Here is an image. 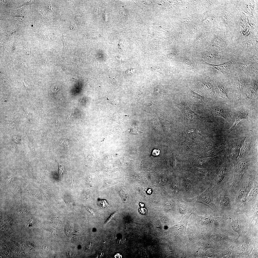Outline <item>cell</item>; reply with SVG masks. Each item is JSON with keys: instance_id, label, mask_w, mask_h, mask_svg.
<instances>
[{"instance_id": "obj_1", "label": "cell", "mask_w": 258, "mask_h": 258, "mask_svg": "<svg viewBox=\"0 0 258 258\" xmlns=\"http://www.w3.org/2000/svg\"><path fill=\"white\" fill-rule=\"evenodd\" d=\"M213 187L210 185L203 192L189 200L194 202L202 204L210 208L215 214L219 210L215 204L213 199Z\"/></svg>"}, {"instance_id": "obj_2", "label": "cell", "mask_w": 258, "mask_h": 258, "mask_svg": "<svg viewBox=\"0 0 258 258\" xmlns=\"http://www.w3.org/2000/svg\"><path fill=\"white\" fill-rule=\"evenodd\" d=\"M249 165L248 161L246 160H240L236 164L232 183L233 185L237 186L240 183Z\"/></svg>"}, {"instance_id": "obj_3", "label": "cell", "mask_w": 258, "mask_h": 258, "mask_svg": "<svg viewBox=\"0 0 258 258\" xmlns=\"http://www.w3.org/2000/svg\"><path fill=\"white\" fill-rule=\"evenodd\" d=\"M239 185L236 196L237 200H241L243 202L253 186V180L250 177H247L242 181Z\"/></svg>"}, {"instance_id": "obj_4", "label": "cell", "mask_w": 258, "mask_h": 258, "mask_svg": "<svg viewBox=\"0 0 258 258\" xmlns=\"http://www.w3.org/2000/svg\"><path fill=\"white\" fill-rule=\"evenodd\" d=\"M258 183L253 186L246 197L245 201L238 209L241 211H244L249 207L254 205L258 200Z\"/></svg>"}, {"instance_id": "obj_5", "label": "cell", "mask_w": 258, "mask_h": 258, "mask_svg": "<svg viewBox=\"0 0 258 258\" xmlns=\"http://www.w3.org/2000/svg\"><path fill=\"white\" fill-rule=\"evenodd\" d=\"M176 106L182 112L184 118L191 121L196 120L203 121L208 118L196 114L184 103H181L177 104Z\"/></svg>"}, {"instance_id": "obj_6", "label": "cell", "mask_w": 258, "mask_h": 258, "mask_svg": "<svg viewBox=\"0 0 258 258\" xmlns=\"http://www.w3.org/2000/svg\"><path fill=\"white\" fill-rule=\"evenodd\" d=\"M232 62L228 61L220 64H214L205 62V64L209 68L217 70L223 74L227 73L230 70L232 65Z\"/></svg>"}, {"instance_id": "obj_7", "label": "cell", "mask_w": 258, "mask_h": 258, "mask_svg": "<svg viewBox=\"0 0 258 258\" xmlns=\"http://www.w3.org/2000/svg\"><path fill=\"white\" fill-rule=\"evenodd\" d=\"M213 114L215 116H220L230 122L231 116L229 109L222 107H217L214 108L212 111Z\"/></svg>"}, {"instance_id": "obj_8", "label": "cell", "mask_w": 258, "mask_h": 258, "mask_svg": "<svg viewBox=\"0 0 258 258\" xmlns=\"http://www.w3.org/2000/svg\"><path fill=\"white\" fill-rule=\"evenodd\" d=\"M225 191H221L218 197L219 204L221 206L226 207L230 205L232 198Z\"/></svg>"}, {"instance_id": "obj_9", "label": "cell", "mask_w": 258, "mask_h": 258, "mask_svg": "<svg viewBox=\"0 0 258 258\" xmlns=\"http://www.w3.org/2000/svg\"><path fill=\"white\" fill-rule=\"evenodd\" d=\"M245 83V80L243 77L236 78L234 80V86L236 91L238 98L240 99Z\"/></svg>"}, {"instance_id": "obj_10", "label": "cell", "mask_w": 258, "mask_h": 258, "mask_svg": "<svg viewBox=\"0 0 258 258\" xmlns=\"http://www.w3.org/2000/svg\"><path fill=\"white\" fill-rule=\"evenodd\" d=\"M250 112L248 110H245L243 111H239L238 113L236 120L232 126L229 130L230 131H232L238 123L240 121L243 119H245L248 120Z\"/></svg>"}, {"instance_id": "obj_11", "label": "cell", "mask_w": 258, "mask_h": 258, "mask_svg": "<svg viewBox=\"0 0 258 258\" xmlns=\"http://www.w3.org/2000/svg\"><path fill=\"white\" fill-rule=\"evenodd\" d=\"M215 87L217 93L220 97L225 98H229L226 90L222 84L219 82H216Z\"/></svg>"}, {"instance_id": "obj_12", "label": "cell", "mask_w": 258, "mask_h": 258, "mask_svg": "<svg viewBox=\"0 0 258 258\" xmlns=\"http://www.w3.org/2000/svg\"><path fill=\"white\" fill-rule=\"evenodd\" d=\"M189 89L190 96L194 101L200 103H205L206 102V99L204 97L195 92Z\"/></svg>"}, {"instance_id": "obj_13", "label": "cell", "mask_w": 258, "mask_h": 258, "mask_svg": "<svg viewBox=\"0 0 258 258\" xmlns=\"http://www.w3.org/2000/svg\"><path fill=\"white\" fill-rule=\"evenodd\" d=\"M251 140V138H248L245 140L241 149L240 155L244 156L247 152Z\"/></svg>"}, {"instance_id": "obj_14", "label": "cell", "mask_w": 258, "mask_h": 258, "mask_svg": "<svg viewBox=\"0 0 258 258\" xmlns=\"http://www.w3.org/2000/svg\"><path fill=\"white\" fill-rule=\"evenodd\" d=\"M231 225L232 229L238 233V238L241 235L242 231V226L240 221L237 220H233Z\"/></svg>"}, {"instance_id": "obj_15", "label": "cell", "mask_w": 258, "mask_h": 258, "mask_svg": "<svg viewBox=\"0 0 258 258\" xmlns=\"http://www.w3.org/2000/svg\"><path fill=\"white\" fill-rule=\"evenodd\" d=\"M203 85L209 93L213 95L214 94L215 92L214 87L211 82L206 81L203 83Z\"/></svg>"}, {"instance_id": "obj_16", "label": "cell", "mask_w": 258, "mask_h": 258, "mask_svg": "<svg viewBox=\"0 0 258 258\" xmlns=\"http://www.w3.org/2000/svg\"><path fill=\"white\" fill-rule=\"evenodd\" d=\"M253 215L252 221L255 220L256 223H258V200H257L254 207L253 208Z\"/></svg>"}, {"instance_id": "obj_17", "label": "cell", "mask_w": 258, "mask_h": 258, "mask_svg": "<svg viewBox=\"0 0 258 258\" xmlns=\"http://www.w3.org/2000/svg\"><path fill=\"white\" fill-rule=\"evenodd\" d=\"M226 167L224 166L220 170L218 177L217 179L218 182H221L224 179L226 173Z\"/></svg>"}, {"instance_id": "obj_18", "label": "cell", "mask_w": 258, "mask_h": 258, "mask_svg": "<svg viewBox=\"0 0 258 258\" xmlns=\"http://www.w3.org/2000/svg\"><path fill=\"white\" fill-rule=\"evenodd\" d=\"M255 95V92L252 89H249L246 92L245 94L246 98L248 100H251L253 99Z\"/></svg>"}, {"instance_id": "obj_19", "label": "cell", "mask_w": 258, "mask_h": 258, "mask_svg": "<svg viewBox=\"0 0 258 258\" xmlns=\"http://www.w3.org/2000/svg\"><path fill=\"white\" fill-rule=\"evenodd\" d=\"M98 205L100 207L106 208L109 206L108 201L106 199H102L99 200L98 202Z\"/></svg>"}, {"instance_id": "obj_20", "label": "cell", "mask_w": 258, "mask_h": 258, "mask_svg": "<svg viewBox=\"0 0 258 258\" xmlns=\"http://www.w3.org/2000/svg\"><path fill=\"white\" fill-rule=\"evenodd\" d=\"M60 87H59L57 86H54L51 89L50 95L52 97L53 99H56V95L57 92L59 91Z\"/></svg>"}, {"instance_id": "obj_21", "label": "cell", "mask_w": 258, "mask_h": 258, "mask_svg": "<svg viewBox=\"0 0 258 258\" xmlns=\"http://www.w3.org/2000/svg\"><path fill=\"white\" fill-rule=\"evenodd\" d=\"M17 64L20 67L27 68L28 67L26 62L24 61H19L18 62Z\"/></svg>"}, {"instance_id": "obj_22", "label": "cell", "mask_w": 258, "mask_h": 258, "mask_svg": "<svg viewBox=\"0 0 258 258\" xmlns=\"http://www.w3.org/2000/svg\"><path fill=\"white\" fill-rule=\"evenodd\" d=\"M59 174L60 175H62L64 172V169L63 165L59 164Z\"/></svg>"}, {"instance_id": "obj_23", "label": "cell", "mask_w": 258, "mask_h": 258, "mask_svg": "<svg viewBox=\"0 0 258 258\" xmlns=\"http://www.w3.org/2000/svg\"><path fill=\"white\" fill-rule=\"evenodd\" d=\"M2 81L4 85L6 86H9L10 84L9 79L8 78L4 77V78L3 79Z\"/></svg>"}, {"instance_id": "obj_24", "label": "cell", "mask_w": 258, "mask_h": 258, "mask_svg": "<svg viewBox=\"0 0 258 258\" xmlns=\"http://www.w3.org/2000/svg\"><path fill=\"white\" fill-rule=\"evenodd\" d=\"M252 86L254 90L256 91L258 89V81H255L253 82L252 84Z\"/></svg>"}, {"instance_id": "obj_25", "label": "cell", "mask_w": 258, "mask_h": 258, "mask_svg": "<svg viewBox=\"0 0 258 258\" xmlns=\"http://www.w3.org/2000/svg\"><path fill=\"white\" fill-rule=\"evenodd\" d=\"M131 132L132 133H133L134 134H137L142 133V132L140 131L136 128H134L132 129Z\"/></svg>"}, {"instance_id": "obj_26", "label": "cell", "mask_w": 258, "mask_h": 258, "mask_svg": "<svg viewBox=\"0 0 258 258\" xmlns=\"http://www.w3.org/2000/svg\"><path fill=\"white\" fill-rule=\"evenodd\" d=\"M62 40L64 43V52L67 48L68 45V42L64 37L62 39Z\"/></svg>"}, {"instance_id": "obj_27", "label": "cell", "mask_w": 258, "mask_h": 258, "mask_svg": "<svg viewBox=\"0 0 258 258\" xmlns=\"http://www.w3.org/2000/svg\"><path fill=\"white\" fill-rule=\"evenodd\" d=\"M160 152V150L159 149H154L152 153V156H158L159 155Z\"/></svg>"}, {"instance_id": "obj_28", "label": "cell", "mask_w": 258, "mask_h": 258, "mask_svg": "<svg viewBox=\"0 0 258 258\" xmlns=\"http://www.w3.org/2000/svg\"><path fill=\"white\" fill-rule=\"evenodd\" d=\"M184 62L186 64V65L188 66H190L191 67L192 66L193 64L192 62L190 60V59L187 58L185 59Z\"/></svg>"}, {"instance_id": "obj_29", "label": "cell", "mask_w": 258, "mask_h": 258, "mask_svg": "<svg viewBox=\"0 0 258 258\" xmlns=\"http://www.w3.org/2000/svg\"><path fill=\"white\" fill-rule=\"evenodd\" d=\"M116 212H115L113 214H112L105 222L104 225H106L108 224V223L112 219L114 216L116 214Z\"/></svg>"}, {"instance_id": "obj_30", "label": "cell", "mask_w": 258, "mask_h": 258, "mask_svg": "<svg viewBox=\"0 0 258 258\" xmlns=\"http://www.w3.org/2000/svg\"><path fill=\"white\" fill-rule=\"evenodd\" d=\"M139 212L142 214H145L147 212V210L144 208H140L139 210Z\"/></svg>"}, {"instance_id": "obj_31", "label": "cell", "mask_w": 258, "mask_h": 258, "mask_svg": "<svg viewBox=\"0 0 258 258\" xmlns=\"http://www.w3.org/2000/svg\"><path fill=\"white\" fill-rule=\"evenodd\" d=\"M22 82L25 87V88L26 89V90H27V91H28V85H27L26 84L24 81H22Z\"/></svg>"}, {"instance_id": "obj_32", "label": "cell", "mask_w": 258, "mask_h": 258, "mask_svg": "<svg viewBox=\"0 0 258 258\" xmlns=\"http://www.w3.org/2000/svg\"><path fill=\"white\" fill-rule=\"evenodd\" d=\"M122 257L121 255L119 253L117 254L115 256V258H121Z\"/></svg>"}, {"instance_id": "obj_33", "label": "cell", "mask_w": 258, "mask_h": 258, "mask_svg": "<svg viewBox=\"0 0 258 258\" xmlns=\"http://www.w3.org/2000/svg\"><path fill=\"white\" fill-rule=\"evenodd\" d=\"M73 116L72 115V114H68L67 116V118H72Z\"/></svg>"}, {"instance_id": "obj_34", "label": "cell", "mask_w": 258, "mask_h": 258, "mask_svg": "<svg viewBox=\"0 0 258 258\" xmlns=\"http://www.w3.org/2000/svg\"><path fill=\"white\" fill-rule=\"evenodd\" d=\"M25 116L26 117L27 119L28 120H27L29 121H30V118L28 116L27 114H26Z\"/></svg>"}, {"instance_id": "obj_35", "label": "cell", "mask_w": 258, "mask_h": 258, "mask_svg": "<svg viewBox=\"0 0 258 258\" xmlns=\"http://www.w3.org/2000/svg\"><path fill=\"white\" fill-rule=\"evenodd\" d=\"M151 192V189H149L147 191V193L149 194H150Z\"/></svg>"}, {"instance_id": "obj_36", "label": "cell", "mask_w": 258, "mask_h": 258, "mask_svg": "<svg viewBox=\"0 0 258 258\" xmlns=\"http://www.w3.org/2000/svg\"><path fill=\"white\" fill-rule=\"evenodd\" d=\"M16 188V189H15L16 190H17V191H20V188L16 187V188Z\"/></svg>"}, {"instance_id": "obj_37", "label": "cell", "mask_w": 258, "mask_h": 258, "mask_svg": "<svg viewBox=\"0 0 258 258\" xmlns=\"http://www.w3.org/2000/svg\"><path fill=\"white\" fill-rule=\"evenodd\" d=\"M140 205L141 207H143L144 205V204L143 203H140L139 204Z\"/></svg>"}]
</instances>
